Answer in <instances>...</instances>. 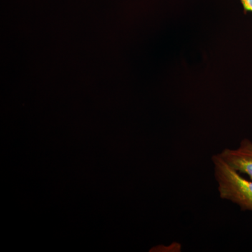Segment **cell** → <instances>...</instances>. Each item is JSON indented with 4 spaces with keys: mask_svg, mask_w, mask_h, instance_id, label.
I'll return each instance as SVG.
<instances>
[{
    "mask_svg": "<svg viewBox=\"0 0 252 252\" xmlns=\"http://www.w3.org/2000/svg\"><path fill=\"white\" fill-rule=\"evenodd\" d=\"M212 160L220 198L238 205L243 211L252 212V180L242 177L218 154Z\"/></svg>",
    "mask_w": 252,
    "mask_h": 252,
    "instance_id": "obj_1",
    "label": "cell"
},
{
    "mask_svg": "<svg viewBox=\"0 0 252 252\" xmlns=\"http://www.w3.org/2000/svg\"><path fill=\"white\" fill-rule=\"evenodd\" d=\"M220 157L240 174H245L252 180V142L244 139L236 149H225Z\"/></svg>",
    "mask_w": 252,
    "mask_h": 252,
    "instance_id": "obj_2",
    "label": "cell"
},
{
    "mask_svg": "<svg viewBox=\"0 0 252 252\" xmlns=\"http://www.w3.org/2000/svg\"><path fill=\"white\" fill-rule=\"evenodd\" d=\"M244 8V13L246 14L248 11L252 12V0H240Z\"/></svg>",
    "mask_w": 252,
    "mask_h": 252,
    "instance_id": "obj_3",
    "label": "cell"
}]
</instances>
